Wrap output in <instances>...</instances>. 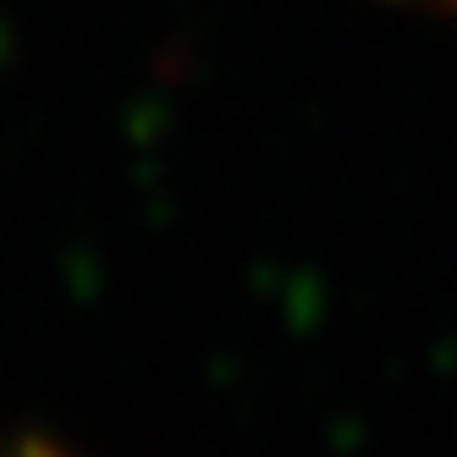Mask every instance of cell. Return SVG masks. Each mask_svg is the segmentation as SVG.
<instances>
[{"label":"cell","mask_w":457,"mask_h":457,"mask_svg":"<svg viewBox=\"0 0 457 457\" xmlns=\"http://www.w3.org/2000/svg\"><path fill=\"white\" fill-rule=\"evenodd\" d=\"M452 6H457V0H452Z\"/></svg>","instance_id":"6da1fadb"}]
</instances>
